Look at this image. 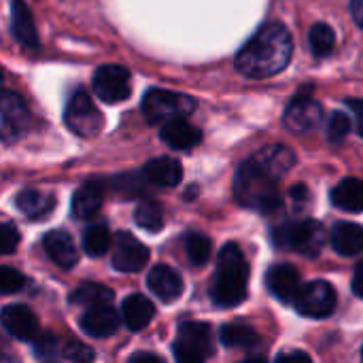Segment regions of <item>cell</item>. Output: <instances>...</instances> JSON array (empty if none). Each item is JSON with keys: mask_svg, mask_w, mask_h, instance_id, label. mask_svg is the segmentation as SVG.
Segmentation results:
<instances>
[{"mask_svg": "<svg viewBox=\"0 0 363 363\" xmlns=\"http://www.w3.org/2000/svg\"><path fill=\"white\" fill-rule=\"evenodd\" d=\"M0 325L17 340H34L38 336V319L23 304L4 306L0 313Z\"/></svg>", "mask_w": 363, "mask_h": 363, "instance_id": "13", "label": "cell"}, {"mask_svg": "<svg viewBox=\"0 0 363 363\" xmlns=\"http://www.w3.org/2000/svg\"><path fill=\"white\" fill-rule=\"evenodd\" d=\"M296 164V155L289 147L272 145L249 157L236 172L234 194L242 206L259 213H272L281 206L279 179L287 174Z\"/></svg>", "mask_w": 363, "mask_h": 363, "instance_id": "1", "label": "cell"}, {"mask_svg": "<svg viewBox=\"0 0 363 363\" xmlns=\"http://www.w3.org/2000/svg\"><path fill=\"white\" fill-rule=\"evenodd\" d=\"M332 204L347 213H363V181L345 179L332 189Z\"/></svg>", "mask_w": 363, "mask_h": 363, "instance_id": "21", "label": "cell"}, {"mask_svg": "<svg viewBox=\"0 0 363 363\" xmlns=\"http://www.w3.org/2000/svg\"><path fill=\"white\" fill-rule=\"evenodd\" d=\"M185 251L194 266H204L211 257V240L202 234H189L185 238Z\"/></svg>", "mask_w": 363, "mask_h": 363, "instance_id": "31", "label": "cell"}, {"mask_svg": "<svg viewBox=\"0 0 363 363\" xmlns=\"http://www.w3.org/2000/svg\"><path fill=\"white\" fill-rule=\"evenodd\" d=\"M134 221L138 228L147 230V232H160L164 228V213L162 206L157 202H143L136 206L134 213Z\"/></svg>", "mask_w": 363, "mask_h": 363, "instance_id": "28", "label": "cell"}, {"mask_svg": "<svg viewBox=\"0 0 363 363\" xmlns=\"http://www.w3.org/2000/svg\"><path fill=\"white\" fill-rule=\"evenodd\" d=\"M111 300H113V291L104 285H98V283H85L79 289H74L70 296V304L83 306V308L102 306V304H108Z\"/></svg>", "mask_w": 363, "mask_h": 363, "instance_id": "25", "label": "cell"}, {"mask_svg": "<svg viewBox=\"0 0 363 363\" xmlns=\"http://www.w3.org/2000/svg\"><path fill=\"white\" fill-rule=\"evenodd\" d=\"M240 363H266V359H262V357H251V359H245V362Z\"/></svg>", "mask_w": 363, "mask_h": 363, "instance_id": "42", "label": "cell"}, {"mask_svg": "<svg viewBox=\"0 0 363 363\" xmlns=\"http://www.w3.org/2000/svg\"><path fill=\"white\" fill-rule=\"evenodd\" d=\"M336 47V34L328 23H315L311 30V49L317 57H325Z\"/></svg>", "mask_w": 363, "mask_h": 363, "instance_id": "29", "label": "cell"}, {"mask_svg": "<svg viewBox=\"0 0 363 363\" xmlns=\"http://www.w3.org/2000/svg\"><path fill=\"white\" fill-rule=\"evenodd\" d=\"M43 247L47 251V255L60 266V268H74L77 262H79V251H77V245L74 240L62 232V230H55V232H49L45 238H43Z\"/></svg>", "mask_w": 363, "mask_h": 363, "instance_id": "19", "label": "cell"}, {"mask_svg": "<svg viewBox=\"0 0 363 363\" xmlns=\"http://www.w3.org/2000/svg\"><path fill=\"white\" fill-rule=\"evenodd\" d=\"M53 198L36 191V189H26L17 196V208L28 217V219H43L53 211Z\"/></svg>", "mask_w": 363, "mask_h": 363, "instance_id": "24", "label": "cell"}, {"mask_svg": "<svg viewBox=\"0 0 363 363\" xmlns=\"http://www.w3.org/2000/svg\"><path fill=\"white\" fill-rule=\"evenodd\" d=\"M147 285L162 302H174L183 294V279L170 266H155L147 277Z\"/></svg>", "mask_w": 363, "mask_h": 363, "instance_id": "16", "label": "cell"}, {"mask_svg": "<svg viewBox=\"0 0 363 363\" xmlns=\"http://www.w3.org/2000/svg\"><path fill=\"white\" fill-rule=\"evenodd\" d=\"M219 338L225 347H232V349H249L259 342V336L255 334V330L247 325H238V323L223 325L219 332Z\"/></svg>", "mask_w": 363, "mask_h": 363, "instance_id": "26", "label": "cell"}, {"mask_svg": "<svg viewBox=\"0 0 363 363\" xmlns=\"http://www.w3.org/2000/svg\"><path fill=\"white\" fill-rule=\"evenodd\" d=\"M266 281H268V289L272 291V296L285 304H291L302 287L298 270L289 264L272 266L266 274Z\"/></svg>", "mask_w": 363, "mask_h": 363, "instance_id": "14", "label": "cell"}, {"mask_svg": "<svg viewBox=\"0 0 363 363\" xmlns=\"http://www.w3.org/2000/svg\"><path fill=\"white\" fill-rule=\"evenodd\" d=\"M213 353L211 328L206 323H183L174 340L177 363H204Z\"/></svg>", "mask_w": 363, "mask_h": 363, "instance_id": "7", "label": "cell"}, {"mask_svg": "<svg viewBox=\"0 0 363 363\" xmlns=\"http://www.w3.org/2000/svg\"><path fill=\"white\" fill-rule=\"evenodd\" d=\"M294 306L308 319H325L336 308V291L325 281H313L300 287Z\"/></svg>", "mask_w": 363, "mask_h": 363, "instance_id": "8", "label": "cell"}, {"mask_svg": "<svg viewBox=\"0 0 363 363\" xmlns=\"http://www.w3.org/2000/svg\"><path fill=\"white\" fill-rule=\"evenodd\" d=\"M102 200H104L102 187L98 183H85L83 187H79V191L72 198V213H74V217L83 219V221L96 217L100 206H102Z\"/></svg>", "mask_w": 363, "mask_h": 363, "instance_id": "22", "label": "cell"}, {"mask_svg": "<svg viewBox=\"0 0 363 363\" xmlns=\"http://www.w3.org/2000/svg\"><path fill=\"white\" fill-rule=\"evenodd\" d=\"M55 338L53 336H43L38 342H36V355L38 357H53L55 353H57V349H55Z\"/></svg>", "mask_w": 363, "mask_h": 363, "instance_id": "36", "label": "cell"}, {"mask_svg": "<svg viewBox=\"0 0 363 363\" xmlns=\"http://www.w3.org/2000/svg\"><path fill=\"white\" fill-rule=\"evenodd\" d=\"M17 245H19V232L11 223L0 221V257L15 253Z\"/></svg>", "mask_w": 363, "mask_h": 363, "instance_id": "35", "label": "cell"}, {"mask_svg": "<svg viewBox=\"0 0 363 363\" xmlns=\"http://www.w3.org/2000/svg\"><path fill=\"white\" fill-rule=\"evenodd\" d=\"M291 53L294 40L289 30L279 21H270L242 45L236 55V68L249 79H268L285 70Z\"/></svg>", "mask_w": 363, "mask_h": 363, "instance_id": "2", "label": "cell"}, {"mask_svg": "<svg viewBox=\"0 0 363 363\" xmlns=\"http://www.w3.org/2000/svg\"><path fill=\"white\" fill-rule=\"evenodd\" d=\"M143 179L155 187H174L183 179L181 162L174 157H155V160L145 164Z\"/></svg>", "mask_w": 363, "mask_h": 363, "instance_id": "17", "label": "cell"}, {"mask_svg": "<svg viewBox=\"0 0 363 363\" xmlns=\"http://www.w3.org/2000/svg\"><path fill=\"white\" fill-rule=\"evenodd\" d=\"M0 83H2V74H0Z\"/></svg>", "mask_w": 363, "mask_h": 363, "instance_id": "43", "label": "cell"}, {"mask_svg": "<svg viewBox=\"0 0 363 363\" xmlns=\"http://www.w3.org/2000/svg\"><path fill=\"white\" fill-rule=\"evenodd\" d=\"M194 98L168 89H149L143 100V115L151 125H164L174 119H185L194 113Z\"/></svg>", "mask_w": 363, "mask_h": 363, "instance_id": "4", "label": "cell"}, {"mask_svg": "<svg viewBox=\"0 0 363 363\" xmlns=\"http://www.w3.org/2000/svg\"><path fill=\"white\" fill-rule=\"evenodd\" d=\"M30 128V111L15 91H0V140L13 143Z\"/></svg>", "mask_w": 363, "mask_h": 363, "instance_id": "10", "label": "cell"}, {"mask_svg": "<svg viewBox=\"0 0 363 363\" xmlns=\"http://www.w3.org/2000/svg\"><path fill=\"white\" fill-rule=\"evenodd\" d=\"M130 363H164V359L153 353H138L130 359Z\"/></svg>", "mask_w": 363, "mask_h": 363, "instance_id": "41", "label": "cell"}, {"mask_svg": "<svg viewBox=\"0 0 363 363\" xmlns=\"http://www.w3.org/2000/svg\"><path fill=\"white\" fill-rule=\"evenodd\" d=\"M277 363H313L311 357L302 351H287L277 357Z\"/></svg>", "mask_w": 363, "mask_h": 363, "instance_id": "37", "label": "cell"}, {"mask_svg": "<svg viewBox=\"0 0 363 363\" xmlns=\"http://www.w3.org/2000/svg\"><path fill=\"white\" fill-rule=\"evenodd\" d=\"M81 330L91 338H106L113 336L119 328V313L111 304L87 308L81 317Z\"/></svg>", "mask_w": 363, "mask_h": 363, "instance_id": "15", "label": "cell"}, {"mask_svg": "<svg viewBox=\"0 0 363 363\" xmlns=\"http://www.w3.org/2000/svg\"><path fill=\"white\" fill-rule=\"evenodd\" d=\"M155 315V308H153V302L140 294H132L123 300L121 304V317H123V323L128 325V330L132 332H140L145 330L151 319Z\"/></svg>", "mask_w": 363, "mask_h": 363, "instance_id": "20", "label": "cell"}, {"mask_svg": "<svg viewBox=\"0 0 363 363\" xmlns=\"http://www.w3.org/2000/svg\"><path fill=\"white\" fill-rule=\"evenodd\" d=\"M353 291H355L357 298L363 300V262H359L357 268H355V274H353Z\"/></svg>", "mask_w": 363, "mask_h": 363, "instance_id": "39", "label": "cell"}, {"mask_svg": "<svg viewBox=\"0 0 363 363\" xmlns=\"http://www.w3.org/2000/svg\"><path fill=\"white\" fill-rule=\"evenodd\" d=\"M23 277L21 272L0 266V294H17L23 287Z\"/></svg>", "mask_w": 363, "mask_h": 363, "instance_id": "34", "label": "cell"}, {"mask_svg": "<svg viewBox=\"0 0 363 363\" xmlns=\"http://www.w3.org/2000/svg\"><path fill=\"white\" fill-rule=\"evenodd\" d=\"M351 13L355 23L363 30V0H351Z\"/></svg>", "mask_w": 363, "mask_h": 363, "instance_id": "40", "label": "cell"}, {"mask_svg": "<svg viewBox=\"0 0 363 363\" xmlns=\"http://www.w3.org/2000/svg\"><path fill=\"white\" fill-rule=\"evenodd\" d=\"M274 245L281 249L298 251L306 257H317L325 245V230L319 221H294L274 230Z\"/></svg>", "mask_w": 363, "mask_h": 363, "instance_id": "5", "label": "cell"}, {"mask_svg": "<svg viewBox=\"0 0 363 363\" xmlns=\"http://www.w3.org/2000/svg\"><path fill=\"white\" fill-rule=\"evenodd\" d=\"M332 247L347 257L363 253V228L357 223H338L332 230Z\"/></svg>", "mask_w": 363, "mask_h": 363, "instance_id": "23", "label": "cell"}, {"mask_svg": "<svg viewBox=\"0 0 363 363\" xmlns=\"http://www.w3.org/2000/svg\"><path fill=\"white\" fill-rule=\"evenodd\" d=\"M323 119V106L311 96H296L285 111L283 123L294 134H306L315 130Z\"/></svg>", "mask_w": 363, "mask_h": 363, "instance_id": "11", "label": "cell"}, {"mask_svg": "<svg viewBox=\"0 0 363 363\" xmlns=\"http://www.w3.org/2000/svg\"><path fill=\"white\" fill-rule=\"evenodd\" d=\"M13 30H15V36L21 43H28V45L34 43V26H32V21L28 17V11L21 4V0L13 2Z\"/></svg>", "mask_w": 363, "mask_h": 363, "instance_id": "30", "label": "cell"}, {"mask_svg": "<svg viewBox=\"0 0 363 363\" xmlns=\"http://www.w3.org/2000/svg\"><path fill=\"white\" fill-rule=\"evenodd\" d=\"M347 106L353 111V115L357 119V130L363 136V100H347Z\"/></svg>", "mask_w": 363, "mask_h": 363, "instance_id": "38", "label": "cell"}, {"mask_svg": "<svg viewBox=\"0 0 363 363\" xmlns=\"http://www.w3.org/2000/svg\"><path fill=\"white\" fill-rule=\"evenodd\" d=\"M351 130V119L345 113H334L330 123H328V138L332 143H340Z\"/></svg>", "mask_w": 363, "mask_h": 363, "instance_id": "33", "label": "cell"}, {"mask_svg": "<svg viewBox=\"0 0 363 363\" xmlns=\"http://www.w3.org/2000/svg\"><path fill=\"white\" fill-rule=\"evenodd\" d=\"M160 136L170 149H177V151L194 149L202 140V132L196 125H191L187 119H174V121L164 123L160 130Z\"/></svg>", "mask_w": 363, "mask_h": 363, "instance_id": "18", "label": "cell"}, {"mask_svg": "<svg viewBox=\"0 0 363 363\" xmlns=\"http://www.w3.org/2000/svg\"><path fill=\"white\" fill-rule=\"evenodd\" d=\"M249 264L238 245L230 242L221 249L217 262V277L213 285V302L223 308L238 306L247 298Z\"/></svg>", "mask_w": 363, "mask_h": 363, "instance_id": "3", "label": "cell"}, {"mask_svg": "<svg viewBox=\"0 0 363 363\" xmlns=\"http://www.w3.org/2000/svg\"><path fill=\"white\" fill-rule=\"evenodd\" d=\"M64 357L72 363H94L96 355L87 345L79 340H70L68 345H64Z\"/></svg>", "mask_w": 363, "mask_h": 363, "instance_id": "32", "label": "cell"}, {"mask_svg": "<svg viewBox=\"0 0 363 363\" xmlns=\"http://www.w3.org/2000/svg\"><path fill=\"white\" fill-rule=\"evenodd\" d=\"M64 121L81 138H94L104 128L102 113L98 111V106L94 104V100L89 98L85 89L72 91L66 113H64Z\"/></svg>", "mask_w": 363, "mask_h": 363, "instance_id": "6", "label": "cell"}, {"mask_svg": "<svg viewBox=\"0 0 363 363\" xmlns=\"http://www.w3.org/2000/svg\"><path fill=\"white\" fill-rule=\"evenodd\" d=\"M362 359H363V349H362Z\"/></svg>", "mask_w": 363, "mask_h": 363, "instance_id": "44", "label": "cell"}, {"mask_svg": "<svg viewBox=\"0 0 363 363\" xmlns=\"http://www.w3.org/2000/svg\"><path fill=\"white\" fill-rule=\"evenodd\" d=\"M91 87L94 94L106 102V104H117L128 100L130 91H132V83H130V72L123 66L117 64H104L94 72L91 79Z\"/></svg>", "mask_w": 363, "mask_h": 363, "instance_id": "9", "label": "cell"}, {"mask_svg": "<svg viewBox=\"0 0 363 363\" xmlns=\"http://www.w3.org/2000/svg\"><path fill=\"white\" fill-rule=\"evenodd\" d=\"M111 245H113V236L106 225H91L83 234V249L91 257L104 255L111 249Z\"/></svg>", "mask_w": 363, "mask_h": 363, "instance_id": "27", "label": "cell"}, {"mask_svg": "<svg viewBox=\"0 0 363 363\" xmlns=\"http://www.w3.org/2000/svg\"><path fill=\"white\" fill-rule=\"evenodd\" d=\"M149 262V249L136 240L132 234L123 232L117 236L115 253H113V268L119 272H138Z\"/></svg>", "mask_w": 363, "mask_h": 363, "instance_id": "12", "label": "cell"}]
</instances>
